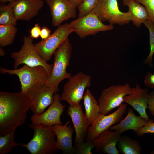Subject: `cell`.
Instances as JSON below:
<instances>
[{"mask_svg":"<svg viewBox=\"0 0 154 154\" xmlns=\"http://www.w3.org/2000/svg\"><path fill=\"white\" fill-rule=\"evenodd\" d=\"M151 154H154V151H153L152 152H151Z\"/></svg>","mask_w":154,"mask_h":154,"instance_id":"cell-39","label":"cell"},{"mask_svg":"<svg viewBox=\"0 0 154 154\" xmlns=\"http://www.w3.org/2000/svg\"><path fill=\"white\" fill-rule=\"evenodd\" d=\"M82 99L85 109V115L88 124L91 125L100 113L98 102L88 89L84 94Z\"/></svg>","mask_w":154,"mask_h":154,"instance_id":"cell-22","label":"cell"},{"mask_svg":"<svg viewBox=\"0 0 154 154\" xmlns=\"http://www.w3.org/2000/svg\"><path fill=\"white\" fill-rule=\"evenodd\" d=\"M90 13L95 14L102 22L107 21L112 25H123L131 20L128 11L124 12L119 10L117 0H99Z\"/></svg>","mask_w":154,"mask_h":154,"instance_id":"cell-8","label":"cell"},{"mask_svg":"<svg viewBox=\"0 0 154 154\" xmlns=\"http://www.w3.org/2000/svg\"><path fill=\"white\" fill-rule=\"evenodd\" d=\"M143 23L149 31L150 51L143 65L148 64L150 68H151L153 66L152 58L154 53V23L151 21L147 20L145 21Z\"/></svg>","mask_w":154,"mask_h":154,"instance_id":"cell-27","label":"cell"},{"mask_svg":"<svg viewBox=\"0 0 154 154\" xmlns=\"http://www.w3.org/2000/svg\"><path fill=\"white\" fill-rule=\"evenodd\" d=\"M76 8L84 0H68Z\"/></svg>","mask_w":154,"mask_h":154,"instance_id":"cell-36","label":"cell"},{"mask_svg":"<svg viewBox=\"0 0 154 154\" xmlns=\"http://www.w3.org/2000/svg\"><path fill=\"white\" fill-rule=\"evenodd\" d=\"M10 56L14 60V69L24 64L30 66H42L49 76L52 72L53 64H48L42 59L33 43V39L30 36L23 37V44L20 49L17 52H12Z\"/></svg>","mask_w":154,"mask_h":154,"instance_id":"cell-4","label":"cell"},{"mask_svg":"<svg viewBox=\"0 0 154 154\" xmlns=\"http://www.w3.org/2000/svg\"><path fill=\"white\" fill-rule=\"evenodd\" d=\"M123 5L128 7V11L130 14L131 21L137 27L149 20V15L146 8L134 0H123Z\"/></svg>","mask_w":154,"mask_h":154,"instance_id":"cell-21","label":"cell"},{"mask_svg":"<svg viewBox=\"0 0 154 154\" xmlns=\"http://www.w3.org/2000/svg\"><path fill=\"white\" fill-rule=\"evenodd\" d=\"M59 91L46 84L30 87L26 94L31 100L30 109L33 114H40L44 112L46 108L53 103L54 94Z\"/></svg>","mask_w":154,"mask_h":154,"instance_id":"cell-10","label":"cell"},{"mask_svg":"<svg viewBox=\"0 0 154 154\" xmlns=\"http://www.w3.org/2000/svg\"><path fill=\"white\" fill-rule=\"evenodd\" d=\"M149 95L148 89H142L137 84L135 87L131 88V92L124 97V102L137 111L141 117L149 120L146 109L147 107Z\"/></svg>","mask_w":154,"mask_h":154,"instance_id":"cell-16","label":"cell"},{"mask_svg":"<svg viewBox=\"0 0 154 154\" xmlns=\"http://www.w3.org/2000/svg\"><path fill=\"white\" fill-rule=\"evenodd\" d=\"M121 134L118 131H113L108 129L95 138L92 142L94 148L99 153L119 154L120 152L117 146Z\"/></svg>","mask_w":154,"mask_h":154,"instance_id":"cell-15","label":"cell"},{"mask_svg":"<svg viewBox=\"0 0 154 154\" xmlns=\"http://www.w3.org/2000/svg\"><path fill=\"white\" fill-rule=\"evenodd\" d=\"M144 83L147 88L154 89V74L148 72L145 76Z\"/></svg>","mask_w":154,"mask_h":154,"instance_id":"cell-33","label":"cell"},{"mask_svg":"<svg viewBox=\"0 0 154 154\" xmlns=\"http://www.w3.org/2000/svg\"><path fill=\"white\" fill-rule=\"evenodd\" d=\"M99 0H84L77 7L78 17L88 14L97 6Z\"/></svg>","mask_w":154,"mask_h":154,"instance_id":"cell-28","label":"cell"},{"mask_svg":"<svg viewBox=\"0 0 154 154\" xmlns=\"http://www.w3.org/2000/svg\"><path fill=\"white\" fill-rule=\"evenodd\" d=\"M5 55V52L2 47H0V56H3Z\"/></svg>","mask_w":154,"mask_h":154,"instance_id":"cell-38","label":"cell"},{"mask_svg":"<svg viewBox=\"0 0 154 154\" xmlns=\"http://www.w3.org/2000/svg\"><path fill=\"white\" fill-rule=\"evenodd\" d=\"M135 133L139 136L147 133H154V123L153 122L140 128Z\"/></svg>","mask_w":154,"mask_h":154,"instance_id":"cell-31","label":"cell"},{"mask_svg":"<svg viewBox=\"0 0 154 154\" xmlns=\"http://www.w3.org/2000/svg\"><path fill=\"white\" fill-rule=\"evenodd\" d=\"M74 32L70 23L58 26L47 39L35 44V48L41 57L46 62L50 60L56 50Z\"/></svg>","mask_w":154,"mask_h":154,"instance_id":"cell-7","label":"cell"},{"mask_svg":"<svg viewBox=\"0 0 154 154\" xmlns=\"http://www.w3.org/2000/svg\"><path fill=\"white\" fill-rule=\"evenodd\" d=\"M17 32L15 26L0 25V46L4 47L11 44L14 42Z\"/></svg>","mask_w":154,"mask_h":154,"instance_id":"cell-25","label":"cell"},{"mask_svg":"<svg viewBox=\"0 0 154 154\" xmlns=\"http://www.w3.org/2000/svg\"><path fill=\"white\" fill-rule=\"evenodd\" d=\"M117 146L120 153L123 154H140L141 148L138 142L129 137L121 136Z\"/></svg>","mask_w":154,"mask_h":154,"instance_id":"cell-23","label":"cell"},{"mask_svg":"<svg viewBox=\"0 0 154 154\" xmlns=\"http://www.w3.org/2000/svg\"><path fill=\"white\" fill-rule=\"evenodd\" d=\"M153 122L152 119L146 120L136 116L133 110L129 108L125 117L117 125L111 127L109 129L121 134L129 130H133L135 133L140 128Z\"/></svg>","mask_w":154,"mask_h":154,"instance_id":"cell-20","label":"cell"},{"mask_svg":"<svg viewBox=\"0 0 154 154\" xmlns=\"http://www.w3.org/2000/svg\"><path fill=\"white\" fill-rule=\"evenodd\" d=\"M68 79L63 86L60 99L66 101L70 106H76L82 99L85 89L90 86L91 77L80 72Z\"/></svg>","mask_w":154,"mask_h":154,"instance_id":"cell-6","label":"cell"},{"mask_svg":"<svg viewBox=\"0 0 154 154\" xmlns=\"http://www.w3.org/2000/svg\"><path fill=\"white\" fill-rule=\"evenodd\" d=\"M34 130V135L28 143L19 146L26 148L32 154H54L58 151L54 138L53 125L44 124L29 125Z\"/></svg>","mask_w":154,"mask_h":154,"instance_id":"cell-2","label":"cell"},{"mask_svg":"<svg viewBox=\"0 0 154 154\" xmlns=\"http://www.w3.org/2000/svg\"><path fill=\"white\" fill-rule=\"evenodd\" d=\"M76 154H92L91 150L94 148L92 142L84 141L74 147Z\"/></svg>","mask_w":154,"mask_h":154,"instance_id":"cell-29","label":"cell"},{"mask_svg":"<svg viewBox=\"0 0 154 154\" xmlns=\"http://www.w3.org/2000/svg\"><path fill=\"white\" fill-rule=\"evenodd\" d=\"M54 98L53 103L46 111L41 114H33L31 116V120L32 124H42L51 126L57 124L63 125L60 117L63 114L66 106H63L61 102L60 96L59 94H54Z\"/></svg>","mask_w":154,"mask_h":154,"instance_id":"cell-13","label":"cell"},{"mask_svg":"<svg viewBox=\"0 0 154 154\" xmlns=\"http://www.w3.org/2000/svg\"><path fill=\"white\" fill-rule=\"evenodd\" d=\"M74 32L80 38H84L90 35H94L100 32L110 31L114 28L113 25L103 23L93 13L78 17L70 23Z\"/></svg>","mask_w":154,"mask_h":154,"instance_id":"cell-12","label":"cell"},{"mask_svg":"<svg viewBox=\"0 0 154 154\" xmlns=\"http://www.w3.org/2000/svg\"><path fill=\"white\" fill-rule=\"evenodd\" d=\"M70 120L64 125L59 124L53 125V131L57 137L56 147L58 150H62L64 154H76L75 148L72 143L74 129L69 125Z\"/></svg>","mask_w":154,"mask_h":154,"instance_id":"cell-18","label":"cell"},{"mask_svg":"<svg viewBox=\"0 0 154 154\" xmlns=\"http://www.w3.org/2000/svg\"><path fill=\"white\" fill-rule=\"evenodd\" d=\"M17 0H0V2L1 4H5L7 2H15Z\"/></svg>","mask_w":154,"mask_h":154,"instance_id":"cell-37","label":"cell"},{"mask_svg":"<svg viewBox=\"0 0 154 154\" xmlns=\"http://www.w3.org/2000/svg\"><path fill=\"white\" fill-rule=\"evenodd\" d=\"M41 29V28L38 24H35L29 30L30 37L32 39L38 38L40 36Z\"/></svg>","mask_w":154,"mask_h":154,"instance_id":"cell-32","label":"cell"},{"mask_svg":"<svg viewBox=\"0 0 154 154\" xmlns=\"http://www.w3.org/2000/svg\"><path fill=\"white\" fill-rule=\"evenodd\" d=\"M14 2L7 5L1 4L0 5V25L16 26L17 20L13 11Z\"/></svg>","mask_w":154,"mask_h":154,"instance_id":"cell-24","label":"cell"},{"mask_svg":"<svg viewBox=\"0 0 154 154\" xmlns=\"http://www.w3.org/2000/svg\"><path fill=\"white\" fill-rule=\"evenodd\" d=\"M15 130L3 136H0V154L10 153L16 146H19V144L14 140Z\"/></svg>","mask_w":154,"mask_h":154,"instance_id":"cell-26","label":"cell"},{"mask_svg":"<svg viewBox=\"0 0 154 154\" xmlns=\"http://www.w3.org/2000/svg\"><path fill=\"white\" fill-rule=\"evenodd\" d=\"M128 83L110 86L102 91L98 102L100 113L108 114L113 109L119 107L124 102V98L131 92Z\"/></svg>","mask_w":154,"mask_h":154,"instance_id":"cell-9","label":"cell"},{"mask_svg":"<svg viewBox=\"0 0 154 154\" xmlns=\"http://www.w3.org/2000/svg\"><path fill=\"white\" fill-rule=\"evenodd\" d=\"M0 71L1 74L17 76L21 83V91L26 94L28 89L33 86L45 84L49 76L42 66H30L25 64L19 68L14 70L1 67Z\"/></svg>","mask_w":154,"mask_h":154,"instance_id":"cell-5","label":"cell"},{"mask_svg":"<svg viewBox=\"0 0 154 154\" xmlns=\"http://www.w3.org/2000/svg\"><path fill=\"white\" fill-rule=\"evenodd\" d=\"M44 4L43 0H17L13 12L17 20L29 21L38 15Z\"/></svg>","mask_w":154,"mask_h":154,"instance_id":"cell-19","label":"cell"},{"mask_svg":"<svg viewBox=\"0 0 154 154\" xmlns=\"http://www.w3.org/2000/svg\"><path fill=\"white\" fill-rule=\"evenodd\" d=\"M67 115L70 116L73 122L75 131V145L84 141L90 125L84 113L81 105L75 106H69Z\"/></svg>","mask_w":154,"mask_h":154,"instance_id":"cell-17","label":"cell"},{"mask_svg":"<svg viewBox=\"0 0 154 154\" xmlns=\"http://www.w3.org/2000/svg\"><path fill=\"white\" fill-rule=\"evenodd\" d=\"M51 31L47 27L43 26L41 28L40 37L42 40L46 39L50 35Z\"/></svg>","mask_w":154,"mask_h":154,"instance_id":"cell-35","label":"cell"},{"mask_svg":"<svg viewBox=\"0 0 154 154\" xmlns=\"http://www.w3.org/2000/svg\"><path fill=\"white\" fill-rule=\"evenodd\" d=\"M147 108L152 115L154 116V91L149 93Z\"/></svg>","mask_w":154,"mask_h":154,"instance_id":"cell-34","label":"cell"},{"mask_svg":"<svg viewBox=\"0 0 154 154\" xmlns=\"http://www.w3.org/2000/svg\"><path fill=\"white\" fill-rule=\"evenodd\" d=\"M72 50V44L67 38L55 51L52 70L46 85L59 91L60 83L71 76L67 72L66 68L70 64Z\"/></svg>","mask_w":154,"mask_h":154,"instance_id":"cell-3","label":"cell"},{"mask_svg":"<svg viewBox=\"0 0 154 154\" xmlns=\"http://www.w3.org/2000/svg\"><path fill=\"white\" fill-rule=\"evenodd\" d=\"M142 4L146 9L149 15V20L154 23V0H134Z\"/></svg>","mask_w":154,"mask_h":154,"instance_id":"cell-30","label":"cell"},{"mask_svg":"<svg viewBox=\"0 0 154 154\" xmlns=\"http://www.w3.org/2000/svg\"><path fill=\"white\" fill-rule=\"evenodd\" d=\"M31 100L26 94L0 92V136L22 125L30 109Z\"/></svg>","mask_w":154,"mask_h":154,"instance_id":"cell-1","label":"cell"},{"mask_svg":"<svg viewBox=\"0 0 154 154\" xmlns=\"http://www.w3.org/2000/svg\"><path fill=\"white\" fill-rule=\"evenodd\" d=\"M45 0L50 8L54 27H58L64 21L76 17V8L68 0Z\"/></svg>","mask_w":154,"mask_h":154,"instance_id":"cell-14","label":"cell"},{"mask_svg":"<svg viewBox=\"0 0 154 154\" xmlns=\"http://www.w3.org/2000/svg\"><path fill=\"white\" fill-rule=\"evenodd\" d=\"M127 106L122 104L118 108L112 113L106 115L100 113L88 128L86 141L91 142L101 133L109 129L114 124L119 123L126 113Z\"/></svg>","mask_w":154,"mask_h":154,"instance_id":"cell-11","label":"cell"}]
</instances>
